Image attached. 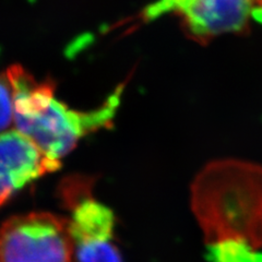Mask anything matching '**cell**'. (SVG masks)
I'll return each mask as SVG.
<instances>
[{
	"label": "cell",
	"mask_w": 262,
	"mask_h": 262,
	"mask_svg": "<svg viewBox=\"0 0 262 262\" xmlns=\"http://www.w3.org/2000/svg\"><path fill=\"white\" fill-rule=\"evenodd\" d=\"M191 206L210 244L238 239L262 247V166L241 160L211 162L192 184Z\"/></svg>",
	"instance_id": "obj_1"
},
{
	"label": "cell",
	"mask_w": 262,
	"mask_h": 262,
	"mask_svg": "<svg viewBox=\"0 0 262 262\" xmlns=\"http://www.w3.org/2000/svg\"><path fill=\"white\" fill-rule=\"evenodd\" d=\"M12 90L16 130L27 136L48 158L60 161L80 139L112 126L119 105V93L98 108L79 112L57 100L51 82H38L21 66L7 71Z\"/></svg>",
	"instance_id": "obj_2"
},
{
	"label": "cell",
	"mask_w": 262,
	"mask_h": 262,
	"mask_svg": "<svg viewBox=\"0 0 262 262\" xmlns=\"http://www.w3.org/2000/svg\"><path fill=\"white\" fill-rule=\"evenodd\" d=\"M95 177L71 175L59 186L62 207L68 210L73 262H124L115 242L116 217L112 209L93 198Z\"/></svg>",
	"instance_id": "obj_3"
},
{
	"label": "cell",
	"mask_w": 262,
	"mask_h": 262,
	"mask_svg": "<svg viewBox=\"0 0 262 262\" xmlns=\"http://www.w3.org/2000/svg\"><path fill=\"white\" fill-rule=\"evenodd\" d=\"M0 262H73L68 219L32 212L0 227Z\"/></svg>",
	"instance_id": "obj_4"
},
{
	"label": "cell",
	"mask_w": 262,
	"mask_h": 262,
	"mask_svg": "<svg viewBox=\"0 0 262 262\" xmlns=\"http://www.w3.org/2000/svg\"><path fill=\"white\" fill-rule=\"evenodd\" d=\"M176 12L194 39L210 38L243 31L252 16L250 0H160L147 10V18Z\"/></svg>",
	"instance_id": "obj_5"
},
{
	"label": "cell",
	"mask_w": 262,
	"mask_h": 262,
	"mask_svg": "<svg viewBox=\"0 0 262 262\" xmlns=\"http://www.w3.org/2000/svg\"><path fill=\"white\" fill-rule=\"evenodd\" d=\"M60 165L19 130L0 133V208L23 187Z\"/></svg>",
	"instance_id": "obj_6"
},
{
	"label": "cell",
	"mask_w": 262,
	"mask_h": 262,
	"mask_svg": "<svg viewBox=\"0 0 262 262\" xmlns=\"http://www.w3.org/2000/svg\"><path fill=\"white\" fill-rule=\"evenodd\" d=\"M209 262H262V252L244 241L227 239L208 246Z\"/></svg>",
	"instance_id": "obj_7"
},
{
	"label": "cell",
	"mask_w": 262,
	"mask_h": 262,
	"mask_svg": "<svg viewBox=\"0 0 262 262\" xmlns=\"http://www.w3.org/2000/svg\"><path fill=\"white\" fill-rule=\"evenodd\" d=\"M13 119V90L6 73V75H0V133L10 127Z\"/></svg>",
	"instance_id": "obj_8"
}]
</instances>
